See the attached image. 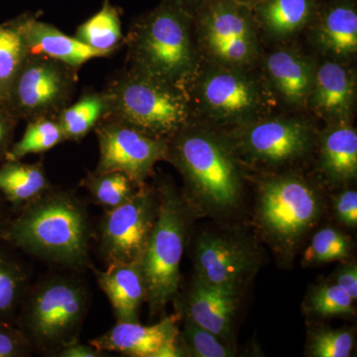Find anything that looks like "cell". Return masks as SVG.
<instances>
[{
  "label": "cell",
  "mask_w": 357,
  "mask_h": 357,
  "mask_svg": "<svg viewBox=\"0 0 357 357\" xmlns=\"http://www.w3.org/2000/svg\"><path fill=\"white\" fill-rule=\"evenodd\" d=\"M166 161L182 175L184 198L194 213L223 215L236 210L243 178L234 151L222 138L185 126L168 140Z\"/></svg>",
  "instance_id": "cell-1"
},
{
  "label": "cell",
  "mask_w": 357,
  "mask_h": 357,
  "mask_svg": "<svg viewBox=\"0 0 357 357\" xmlns=\"http://www.w3.org/2000/svg\"><path fill=\"white\" fill-rule=\"evenodd\" d=\"M8 236L28 255L48 262L82 268L88 261V213L79 199L66 192L50 189L25 204Z\"/></svg>",
  "instance_id": "cell-2"
},
{
  "label": "cell",
  "mask_w": 357,
  "mask_h": 357,
  "mask_svg": "<svg viewBox=\"0 0 357 357\" xmlns=\"http://www.w3.org/2000/svg\"><path fill=\"white\" fill-rule=\"evenodd\" d=\"M190 15L173 0H164L128 32L129 67L185 89L198 67Z\"/></svg>",
  "instance_id": "cell-3"
},
{
  "label": "cell",
  "mask_w": 357,
  "mask_h": 357,
  "mask_svg": "<svg viewBox=\"0 0 357 357\" xmlns=\"http://www.w3.org/2000/svg\"><path fill=\"white\" fill-rule=\"evenodd\" d=\"M105 117L121 121L158 139L169 140L189 124L185 89L128 67L102 91Z\"/></svg>",
  "instance_id": "cell-4"
},
{
  "label": "cell",
  "mask_w": 357,
  "mask_h": 357,
  "mask_svg": "<svg viewBox=\"0 0 357 357\" xmlns=\"http://www.w3.org/2000/svg\"><path fill=\"white\" fill-rule=\"evenodd\" d=\"M325 211L319 190L300 176L263 181L256 196L255 223L260 236L282 259H293Z\"/></svg>",
  "instance_id": "cell-5"
},
{
  "label": "cell",
  "mask_w": 357,
  "mask_h": 357,
  "mask_svg": "<svg viewBox=\"0 0 357 357\" xmlns=\"http://www.w3.org/2000/svg\"><path fill=\"white\" fill-rule=\"evenodd\" d=\"M89 309V293L81 281L51 276L28 288L20 309L18 328L33 349L55 356L79 340Z\"/></svg>",
  "instance_id": "cell-6"
},
{
  "label": "cell",
  "mask_w": 357,
  "mask_h": 357,
  "mask_svg": "<svg viewBox=\"0 0 357 357\" xmlns=\"http://www.w3.org/2000/svg\"><path fill=\"white\" fill-rule=\"evenodd\" d=\"M158 194V215L140 262L146 303L153 317L164 314L169 303L177 298L181 260L195 215L184 196L172 185H162Z\"/></svg>",
  "instance_id": "cell-7"
},
{
  "label": "cell",
  "mask_w": 357,
  "mask_h": 357,
  "mask_svg": "<svg viewBox=\"0 0 357 357\" xmlns=\"http://www.w3.org/2000/svg\"><path fill=\"white\" fill-rule=\"evenodd\" d=\"M77 70L55 59L28 54L3 105L16 119L56 117L74 95Z\"/></svg>",
  "instance_id": "cell-8"
},
{
  "label": "cell",
  "mask_w": 357,
  "mask_h": 357,
  "mask_svg": "<svg viewBox=\"0 0 357 357\" xmlns=\"http://www.w3.org/2000/svg\"><path fill=\"white\" fill-rule=\"evenodd\" d=\"M158 211V192L143 185L126 203L105 211L100 244L107 264L141 262Z\"/></svg>",
  "instance_id": "cell-9"
},
{
  "label": "cell",
  "mask_w": 357,
  "mask_h": 357,
  "mask_svg": "<svg viewBox=\"0 0 357 357\" xmlns=\"http://www.w3.org/2000/svg\"><path fill=\"white\" fill-rule=\"evenodd\" d=\"M95 131L100 147L96 173L121 172L141 187L156 163L167 160L168 140L151 137L109 117H103Z\"/></svg>",
  "instance_id": "cell-10"
},
{
  "label": "cell",
  "mask_w": 357,
  "mask_h": 357,
  "mask_svg": "<svg viewBox=\"0 0 357 357\" xmlns=\"http://www.w3.org/2000/svg\"><path fill=\"white\" fill-rule=\"evenodd\" d=\"M257 249L248 237L229 230H206L195 246V276L215 285L243 288L258 266Z\"/></svg>",
  "instance_id": "cell-11"
},
{
  "label": "cell",
  "mask_w": 357,
  "mask_h": 357,
  "mask_svg": "<svg viewBox=\"0 0 357 357\" xmlns=\"http://www.w3.org/2000/svg\"><path fill=\"white\" fill-rule=\"evenodd\" d=\"M199 29L204 50L220 64L243 65L255 57V27L236 4L227 0L211 3L199 20Z\"/></svg>",
  "instance_id": "cell-12"
},
{
  "label": "cell",
  "mask_w": 357,
  "mask_h": 357,
  "mask_svg": "<svg viewBox=\"0 0 357 357\" xmlns=\"http://www.w3.org/2000/svg\"><path fill=\"white\" fill-rule=\"evenodd\" d=\"M239 147L248 158L265 165H283L306 155L312 134L298 119L256 122L239 136Z\"/></svg>",
  "instance_id": "cell-13"
},
{
  "label": "cell",
  "mask_w": 357,
  "mask_h": 357,
  "mask_svg": "<svg viewBox=\"0 0 357 357\" xmlns=\"http://www.w3.org/2000/svg\"><path fill=\"white\" fill-rule=\"evenodd\" d=\"M199 102L218 121L236 122L252 116L260 105L256 84L243 73L230 68L213 70L199 86Z\"/></svg>",
  "instance_id": "cell-14"
},
{
  "label": "cell",
  "mask_w": 357,
  "mask_h": 357,
  "mask_svg": "<svg viewBox=\"0 0 357 357\" xmlns=\"http://www.w3.org/2000/svg\"><path fill=\"white\" fill-rule=\"evenodd\" d=\"M243 288L206 283L195 276L184 303L185 318L229 342Z\"/></svg>",
  "instance_id": "cell-15"
},
{
  "label": "cell",
  "mask_w": 357,
  "mask_h": 357,
  "mask_svg": "<svg viewBox=\"0 0 357 357\" xmlns=\"http://www.w3.org/2000/svg\"><path fill=\"white\" fill-rule=\"evenodd\" d=\"M180 314L165 317L154 325L117 323L100 337L89 342L98 351L119 352L132 357H155L157 352L171 338L178 335L177 323Z\"/></svg>",
  "instance_id": "cell-16"
},
{
  "label": "cell",
  "mask_w": 357,
  "mask_h": 357,
  "mask_svg": "<svg viewBox=\"0 0 357 357\" xmlns=\"http://www.w3.org/2000/svg\"><path fill=\"white\" fill-rule=\"evenodd\" d=\"M96 281L109 298L117 323L139 321L140 307L146 302L147 289L140 262H115L105 271L95 270Z\"/></svg>",
  "instance_id": "cell-17"
},
{
  "label": "cell",
  "mask_w": 357,
  "mask_h": 357,
  "mask_svg": "<svg viewBox=\"0 0 357 357\" xmlns=\"http://www.w3.org/2000/svg\"><path fill=\"white\" fill-rule=\"evenodd\" d=\"M28 54L42 55L79 69L91 59L107 57L105 53L86 46L61 32L57 28L35 17L25 16L16 21Z\"/></svg>",
  "instance_id": "cell-18"
},
{
  "label": "cell",
  "mask_w": 357,
  "mask_h": 357,
  "mask_svg": "<svg viewBox=\"0 0 357 357\" xmlns=\"http://www.w3.org/2000/svg\"><path fill=\"white\" fill-rule=\"evenodd\" d=\"M351 73L335 62H326L314 74L309 100L319 114L332 121L347 119L354 98Z\"/></svg>",
  "instance_id": "cell-19"
},
{
  "label": "cell",
  "mask_w": 357,
  "mask_h": 357,
  "mask_svg": "<svg viewBox=\"0 0 357 357\" xmlns=\"http://www.w3.org/2000/svg\"><path fill=\"white\" fill-rule=\"evenodd\" d=\"M319 168L333 184H347L357 176V133L344 121L324 134L319 146Z\"/></svg>",
  "instance_id": "cell-20"
},
{
  "label": "cell",
  "mask_w": 357,
  "mask_h": 357,
  "mask_svg": "<svg viewBox=\"0 0 357 357\" xmlns=\"http://www.w3.org/2000/svg\"><path fill=\"white\" fill-rule=\"evenodd\" d=\"M268 76L280 95L294 105L309 100L314 81L311 65L292 51L274 52L266 61Z\"/></svg>",
  "instance_id": "cell-21"
},
{
  "label": "cell",
  "mask_w": 357,
  "mask_h": 357,
  "mask_svg": "<svg viewBox=\"0 0 357 357\" xmlns=\"http://www.w3.org/2000/svg\"><path fill=\"white\" fill-rule=\"evenodd\" d=\"M317 40L324 50L335 57L345 58L357 50V14L347 4L331 8L318 25Z\"/></svg>",
  "instance_id": "cell-22"
},
{
  "label": "cell",
  "mask_w": 357,
  "mask_h": 357,
  "mask_svg": "<svg viewBox=\"0 0 357 357\" xmlns=\"http://www.w3.org/2000/svg\"><path fill=\"white\" fill-rule=\"evenodd\" d=\"M50 189L42 164L8 161L0 168V191L16 206H25Z\"/></svg>",
  "instance_id": "cell-23"
},
{
  "label": "cell",
  "mask_w": 357,
  "mask_h": 357,
  "mask_svg": "<svg viewBox=\"0 0 357 357\" xmlns=\"http://www.w3.org/2000/svg\"><path fill=\"white\" fill-rule=\"evenodd\" d=\"M107 114L103 93H88L74 105H67L56 116L65 140L79 141L95 129Z\"/></svg>",
  "instance_id": "cell-24"
},
{
  "label": "cell",
  "mask_w": 357,
  "mask_h": 357,
  "mask_svg": "<svg viewBox=\"0 0 357 357\" xmlns=\"http://www.w3.org/2000/svg\"><path fill=\"white\" fill-rule=\"evenodd\" d=\"M75 38L109 56L122 40L121 23L116 8L105 0L102 9L79 26Z\"/></svg>",
  "instance_id": "cell-25"
},
{
  "label": "cell",
  "mask_w": 357,
  "mask_h": 357,
  "mask_svg": "<svg viewBox=\"0 0 357 357\" xmlns=\"http://www.w3.org/2000/svg\"><path fill=\"white\" fill-rule=\"evenodd\" d=\"M310 0H267L260 7V20L274 36L285 37L297 32L309 20Z\"/></svg>",
  "instance_id": "cell-26"
},
{
  "label": "cell",
  "mask_w": 357,
  "mask_h": 357,
  "mask_svg": "<svg viewBox=\"0 0 357 357\" xmlns=\"http://www.w3.org/2000/svg\"><path fill=\"white\" fill-rule=\"evenodd\" d=\"M28 290V277L13 257L0 252V324H13Z\"/></svg>",
  "instance_id": "cell-27"
},
{
  "label": "cell",
  "mask_w": 357,
  "mask_h": 357,
  "mask_svg": "<svg viewBox=\"0 0 357 357\" xmlns=\"http://www.w3.org/2000/svg\"><path fill=\"white\" fill-rule=\"evenodd\" d=\"M65 141L64 133L56 117L45 116L28 123L22 138L7 151L8 161H20L29 154L43 153Z\"/></svg>",
  "instance_id": "cell-28"
},
{
  "label": "cell",
  "mask_w": 357,
  "mask_h": 357,
  "mask_svg": "<svg viewBox=\"0 0 357 357\" xmlns=\"http://www.w3.org/2000/svg\"><path fill=\"white\" fill-rule=\"evenodd\" d=\"M82 185L95 203L105 211L126 203L140 188L121 172L89 173Z\"/></svg>",
  "instance_id": "cell-29"
},
{
  "label": "cell",
  "mask_w": 357,
  "mask_h": 357,
  "mask_svg": "<svg viewBox=\"0 0 357 357\" xmlns=\"http://www.w3.org/2000/svg\"><path fill=\"white\" fill-rule=\"evenodd\" d=\"M28 51L16 22L0 25V102H6Z\"/></svg>",
  "instance_id": "cell-30"
},
{
  "label": "cell",
  "mask_w": 357,
  "mask_h": 357,
  "mask_svg": "<svg viewBox=\"0 0 357 357\" xmlns=\"http://www.w3.org/2000/svg\"><path fill=\"white\" fill-rule=\"evenodd\" d=\"M352 249L354 243L344 231L335 227H323L312 236L303 256V265L318 266L347 261L351 257Z\"/></svg>",
  "instance_id": "cell-31"
},
{
  "label": "cell",
  "mask_w": 357,
  "mask_h": 357,
  "mask_svg": "<svg viewBox=\"0 0 357 357\" xmlns=\"http://www.w3.org/2000/svg\"><path fill=\"white\" fill-rule=\"evenodd\" d=\"M354 302L333 281L324 282L314 286L305 298L303 309L307 314L331 318V317L354 316Z\"/></svg>",
  "instance_id": "cell-32"
},
{
  "label": "cell",
  "mask_w": 357,
  "mask_h": 357,
  "mask_svg": "<svg viewBox=\"0 0 357 357\" xmlns=\"http://www.w3.org/2000/svg\"><path fill=\"white\" fill-rule=\"evenodd\" d=\"M178 340L185 356L229 357L236 356L231 345L210 331L197 325L192 319L185 318L183 330L178 333Z\"/></svg>",
  "instance_id": "cell-33"
},
{
  "label": "cell",
  "mask_w": 357,
  "mask_h": 357,
  "mask_svg": "<svg viewBox=\"0 0 357 357\" xmlns=\"http://www.w3.org/2000/svg\"><path fill=\"white\" fill-rule=\"evenodd\" d=\"M356 347V335L347 328H319L312 332L307 354L314 357H349Z\"/></svg>",
  "instance_id": "cell-34"
},
{
  "label": "cell",
  "mask_w": 357,
  "mask_h": 357,
  "mask_svg": "<svg viewBox=\"0 0 357 357\" xmlns=\"http://www.w3.org/2000/svg\"><path fill=\"white\" fill-rule=\"evenodd\" d=\"M32 351L20 328L13 324H0V357L27 356Z\"/></svg>",
  "instance_id": "cell-35"
},
{
  "label": "cell",
  "mask_w": 357,
  "mask_h": 357,
  "mask_svg": "<svg viewBox=\"0 0 357 357\" xmlns=\"http://www.w3.org/2000/svg\"><path fill=\"white\" fill-rule=\"evenodd\" d=\"M335 218L349 229L357 227V192L347 189L338 192L333 201Z\"/></svg>",
  "instance_id": "cell-36"
},
{
  "label": "cell",
  "mask_w": 357,
  "mask_h": 357,
  "mask_svg": "<svg viewBox=\"0 0 357 357\" xmlns=\"http://www.w3.org/2000/svg\"><path fill=\"white\" fill-rule=\"evenodd\" d=\"M333 283L342 289L352 300H357V265L356 262L344 261L333 275Z\"/></svg>",
  "instance_id": "cell-37"
},
{
  "label": "cell",
  "mask_w": 357,
  "mask_h": 357,
  "mask_svg": "<svg viewBox=\"0 0 357 357\" xmlns=\"http://www.w3.org/2000/svg\"><path fill=\"white\" fill-rule=\"evenodd\" d=\"M14 121H16L8 110H0V158L7 153V147L13 137Z\"/></svg>",
  "instance_id": "cell-38"
},
{
  "label": "cell",
  "mask_w": 357,
  "mask_h": 357,
  "mask_svg": "<svg viewBox=\"0 0 357 357\" xmlns=\"http://www.w3.org/2000/svg\"><path fill=\"white\" fill-rule=\"evenodd\" d=\"M103 352L98 351L91 344H81L79 340L72 342L56 354L59 357H100Z\"/></svg>",
  "instance_id": "cell-39"
},
{
  "label": "cell",
  "mask_w": 357,
  "mask_h": 357,
  "mask_svg": "<svg viewBox=\"0 0 357 357\" xmlns=\"http://www.w3.org/2000/svg\"><path fill=\"white\" fill-rule=\"evenodd\" d=\"M173 1L176 2V3L178 4V6L184 7L185 2L189 1V0H173ZM184 8H185V7H184Z\"/></svg>",
  "instance_id": "cell-40"
},
{
  "label": "cell",
  "mask_w": 357,
  "mask_h": 357,
  "mask_svg": "<svg viewBox=\"0 0 357 357\" xmlns=\"http://www.w3.org/2000/svg\"><path fill=\"white\" fill-rule=\"evenodd\" d=\"M0 225H1V217H0Z\"/></svg>",
  "instance_id": "cell-41"
}]
</instances>
